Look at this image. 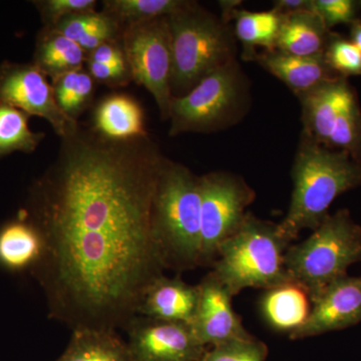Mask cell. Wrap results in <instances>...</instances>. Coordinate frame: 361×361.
Masks as SVG:
<instances>
[{
    "instance_id": "obj_25",
    "label": "cell",
    "mask_w": 361,
    "mask_h": 361,
    "mask_svg": "<svg viewBox=\"0 0 361 361\" xmlns=\"http://www.w3.org/2000/svg\"><path fill=\"white\" fill-rule=\"evenodd\" d=\"M28 115L13 106L0 104V155L13 151L32 152L44 139V134L28 128Z\"/></svg>"
},
{
    "instance_id": "obj_23",
    "label": "cell",
    "mask_w": 361,
    "mask_h": 361,
    "mask_svg": "<svg viewBox=\"0 0 361 361\" xmlns=\"http://www.w3.org/2000/svg\"><path fill=\"white\" fill-rule=\"evenodd\" d=\"M85 59V52L77 42L47 28L37 45L35 65L52 80L71 71L82 70Z\"/></svg>"
},
{
    "instance_id": "obj_18",
    "label": "cell",
    "mask_w": 361,
    "mask_h": 361,
    "mask_svg": "<svg viewBox=\"0 0 361 361\" xmlns=\"http://www.w3.org/2000/svg\"><path fill=\"white\" fill-rule=\"evenodd\" d=\"M94 132L113 141L147 137L145 116L137 101L125 94L103 99L94 111Z\"/></svg>"
},
{
    "instance_id": "obj_9",
    "label": "cell",
    "mask_w": 361,
    "mask_h": 361,
    "mask_svg": "<svg viewBox=\"0 0 361 361\" xmlns=\"http://www.w3.org/2000/svg\"><path fill=\"white\" fill-rule=\"evenodd\" d=\"M200 265L213 263L221 244L238 229L255 192L243 178L230 172L201 176Z\"/></svg>"
},
{
    "instance_id": "obj_27",
    "label": "cell",
    "mask_w": 361,
    "mask_h": 361,
    "mask_svg": "<svg viewBox=\"0 0 361 361\" xmlns=\"http://www.w3.org/2000/svg\"><path fill=\"white\" fill-rule=\"evenodd\" d=\"M324 58L329 68L339 77H361V51L343 35L332 32Z\"/></svg>"
},
{
    "instance_id": "obj_17",
    "label": "cell",
    "mask_w": 361,
    "mask_h": 361,
    "mask_svg": "<svg viewBox=\"0 0 361 361\" xmlns=\"http://www.w3.org/2000/svg\"><path fill=\"white\" fill-rule=\"evenodd\" d=\"M331 33L315 11L284 14L275 51L297 56H318L324 54Z\"/></svg>"
},
{
    "instance_id": "obj_16",
    "label": "cell",
    "mask_w": 361,
    "mask_h": 361,
    "mask_svg": "<svg viewBox=\"0 0 361 361\" xmlns=\"http://www.w3.org/2000/svg\"><path fill=\"white\" fill-rule=\"evenodd\" d=\"M253 61L281 80L297 97L339 77L327 65L324 54L297 56L278 51H263L256 54Z\"/></svg>"
},
{
    "instance_id": "obj_34",
    "label": "cell",
    "mask_w": 361,
    "mask_h": 361,
    "mask_svg": "<svg viewBox=\"0 0 361 361\" xmlns=\"http://www.w3.org/2000/svg\"><path fill=\"white\" fill-rule=\"evenodd\" d=\"M89 61L109 66H128L122 42H110L90 52Z\"/></svg>"
},
{
    "instance_id": "obj_12",
    "label": "cell",
    "mask_w": 361,
    "mask_h": 361,
    "mask_svg": "<svg viewBox=\"0 0 361 361\" xmlns=\"http://www.w3.org/2000/svg\"><path fill=\"white\" fill-rule=\"evenodd\" d=\"M199 298L191 329L202 345H220L252 337L232 306V295L212 272L198 284Z\"/></svg>"
},
{
    "instance_id": "obj_1",
    "label": "cell",
    "mask_w": 361,
    "mask_h": 361,
    "mask_svg": "<svg viewBox=\"0 0 361 361\" xmlns=\"http://www.w3.org/2000/svg\"><path fill=\"white\" fill-rule=\"evenodd\" d=\"M61 140L33 204L49 315L71 330L127 329L166 269L153 228L165 157L148 135L113 141L78 128Z\"/></svg>"
},
{
    "instance_id": "obj_28",
    "label": "cell",
    "mask_w": 361,
    "mask_h": 361,
    "mask_svg": "<svg viewBox=\"0 0 361 361\" xmlns=\"http://www.w3.org/2000/svg\"><path fill=\"white\" fill-rule=\"evenodd\" d=\"M267 345L255 337L227 342L207 349L201 361H266Z\"/></svg>"
},
{
    "instance_id": "obj_11",
    "label": "cell",
    "mask_w": 361,
    "mask_h": 361,
    "mask_svg": "<svg viewBox=\"0 0 361 361\" xmlns=\"http://www.w3.org/2000/svg\"><path fill=\"white\" fill-rule=\"evenodd\" d=\"M126 330L135 361H201L207 350L185 323L137 316Z\"/></svg>"
},
{
    "instance_id": "obj_22",
    "label": "cell",
    "mask_w": 361,
    "mask_h": 361,
    "mask_svg": "<svg viewBox=\"0 0 361 361\" xmlns=\"http://www.w3.org/2000/svg\"><path fill=\"white\" fill-rule=\"evenodd\" d=\"M44 253V241L33 224L14 222L0 232V263L21 270L37 265Z\"/></svg>"
},
{
    "instance_id": "obj_32",
    "label": "cell",
    "mask_w": 361,
    "mask_h": 361,
    "mask_svg": "<svg viewBox=\"0 0 361 361\" xmlns=\"http://www.w3.org/2000/svg\"><path fill=\"white\" fill-rule=\"evenodd\" d=\"M92 92H94V78L90 77L89 73L80 71L70 99L63 108V113L77 121L78 116L89 104Z\"/></svg>"
},
{
    "instance_id": "obj_30",
    "label": "cell",
    "mask_w": 361,
    "mask_h": 361,
    "mask_svg": "<svg viewBox=\"0 0 361 361\" xmlns=\"http://www.w3.org/2000/svg\"><path fill=\"white\" fill-rule=\"evenodd\" d=\"M314 9L331 30L338 25H348L360 20L361 1L355 0H314Z\"/></svg>"
},
{
    "instance_id": "obj_7",
    "label": "cell",
    "mask_w": 361,
    "mask_h": 361,
    "mask_svg": "<svg viewBox=\"0 0 361 361\" xmlns=\"http://www.w3.org/2000/svg\"><path fill=\"white\" fill-rule=\"evenodd\" d=\"M250 84L238 61L220 68L182 97H173L169 135L212 133L241 121L250 106Z\"/></svg>"
},
{
    "instance_id": "obj_19",
    "label": "cell",
    "mask_w": 361,
    "mask_h": 361,
    "mask_svg": "<svg viewBox=\"0 0 361 361\" xmlns=\"http://www.w3.org/2000/svg\"><path fill=\"white\" fill-rule=\"evenodd\" d=\"M310 294L293 281L266 290L261 299V311L266 322L277 331L298 329L310 314Z\"/></svg>"
},
{
    "instance_id": "obj_5",
    "label": "cell",
    "mask_w": 361,
    "mask_h": 361,
    "mask_svg": "<svg viewBox=\"0 0 361 361\" xmlns=\"http://www.w3.org/2000/svg\"><path fill=\"white\" fill-rule=\"evenodd\" d=\"M289 246L278 224L247 213L238 229L221 244L211 272L232 297L247 288L268 290L290 281L285 268Z\"/></svg>"
},
{
    "instance_id": "obj_35",
    "label": "cell",
    "mask_w": 361,
    "mask_h": 361,
    "mask_svg": "<svg viewBox=\"0 0 361 361\" xmlns=\"http://www.w3.org/2000/svg\"><path fill=\"white\" fill-rule=\"evenodd\" d=\"M273 9L282 16L299 11H315L314 0H277L274 1Z\"/></svg>"
},
{
    "instance_id": "obj_4",
    "label": "cell",
    "mask_w": 361,
    "mask_h": 361,
    "mask_svg": "<svg viewBox=\"0 0 361 361\" xmlns=\"http://www.w3.org/2000/svg\"><path fill=\"white\" fill-rule=\"evenodd\" d=\"M172 42L173 97H182L201 80L237 61L234 32L197 2L169 16Z\"/></svg>"
},
{
    "instance_id": "obj_6",
    "label": "cell",
    "mask_w": 361,
    "mask_h": 361,
    "mask_svg": "<svg viewBox=\"0 0 361 361\" xmlns=\"http://www.w3.org/2000/svg\"><path fill=\"white\" fill-rule=\"evenodd\" d=\"M361 262V226L348 209L329 214L307 239L289 246L285 268L289 280L301 285L311 302L330 284L348 276L351 265Z\"/></svg>"
},
{
    "instance_id": "obj_26",
    "label": "cell",
    "mask_w": 361,
    "mask_h": 361,
    "mask_svg": "<svg viewBox=\"0 0 361 361\" xmlns=\"http://www.w3.org/2000/svg\"><path fill=\"white\" fill-rule=\"evenodd\" d=\"M325 147L346 152L361 163V109L356 92L341 109Z\"/></svg>"
},
{
    "instance_id": "obj_15",
    "label": "cell",
    "mask_w": 361,
    "mask_h": 361,
    "mask_svg": "<svg viewBox=\"0 0 361 361\" xmlns=\"http://www.w3.org/2000/svg\"><path fill=\"white\" fill-rule=\"evenodd\" d=\"M198 298V285L188 284L179 277L163 275L142 296L137 316L190 325L193 322Z\"/></svg>"
},
{
    "instance_id": "obj_3",
    "label": "cell",
    "mask_w": 361,
    "mask_h": 361,
    "mask_svg": "<svg viewBox=\"0 0 361 361\" xmlns=\"http://www.w3.org/2000/svg\"><path fill=\"white\" fill-rule=\"evenodd\" d=\"M153 228L166 269L200 266V177L167 158L157 183Z\"/></svg>"
},
{
    "instance_id": "obj_24",
    "label": "cell",
    "mask_w": 361,
    "mask_h": 361,
    "mask_svg": "<svg viewBox=\"0 0 361 361\" xmlns=\"http://www.w3.org/2000/svg\"><path fill=\"white\" fill-rule=\"evenodd\" d=\"M187 0H106L103 13L121 26L141 21L169 18L189 4Z\"/></svg>"
},
{
    "instance_id": "obj_14",
    "label": "cell",
    "mask_w": 361,
    "mask_h": 361,
    "mask_svg": "<svg viewBox=\"0 0 361 361\" xmlns=\"http://www.w3.org/2000/svg\"><path fill=\"white\" fill-rule=\"evenodd\" d=\"M355 92L348 78L337 77L298 96L302 108V137L326 146L337 116Z\"/></svg>"
},
{
    "instance_id": "obj_20",
    "label": "cell",
    "mask_w": 361,
    "mask_h": 361,
    "mask_svg": "<svg viewBox=\"0 0 361 361\" xmlns=\"http://www.w3.org/2000/svg\"><path fill=\"white\" fill-rule=\"evenodd\" d=\"M56 361H135L128 342L116 331L73 329L65 353Z\"/></svg>"
},
{
    "instance_id": "obj_21",
    "label": "cell",
    "mask_w": 361,
    "mask_h": 361,
    "mask_svg": "<svg viewBox=\"0 0 361 361\" xmlns=\"http://www.w3.org/2000/svg\"><path fill=\"white\" fill-rule=\"evenodd\" d=\"M234 20L235 37L243 44L242 59L253 61L257 54L256 47L264 51H275L278 35L281 27L282 16L274 9L268 11H248L234 9L230 20Z\"/></svg>"
},
{
    "instance_id": "obj_31",
    "label": "cell",
    "mask_w": 361,
    "mask_h": 361,
    "mask_svg": "<svg viewBox=\"0 0 361 361\" xmlns=\"http://www.w3.org/2000/svg\"><path fill=\"white\" fill-rule=\"evenodd\" d=\"M94 0H45L39 2L40 11L47 28L54 27L68 16L94 13Z\"/></svg>"
},
{
    "instance_id": "obj_2",
    "label": "cell",
    "mask_w": 361,
    "mask_h": 361,
    "mask_svg": "<svg viewBox=\"0 0 361 361\" xmlns=\"http://www.w3.org/2000/svg\"><path fill=\"white\" fill-rule=\"evenodd\" d=\"M293 191L280 232L289 242L304 229L314 231L336 198L361 186V163L346 152L301 137L292 167Z\"/></svg>"
},
{
    "instance_id": "obj_8",
    "label": "cell",
    "mask_w": 361,
    "mask_h": 361,
    "mask_svg": "<svg viewBox=\"0 0 361 361\" xmlns=\"http://www.w3.org/2000/svg\"><path fill=\"white\" fill-rule=\"evenodd\" d=\"M123 52L132 80L148 90L161 118H170L173 94L172 42L169 18H155L123 26Z\"/></svg>"
},
{
    "instance_id": "obj_13",
    "label": "cell",
    "mask_w": 361,
    "mask_h": 361,
    "mask_svg": "<svg viewBox=\"0 0 361 361\" xmlns=\"http://www.w3.org/2000/svg\"><path fill=\"white\" fill-rule=\"evenodd\" d=\"M307 320L289 334L292 341L322 336L361 322V276L342 277L311 302Z\"/></svg>"
},
{
    "instance_id": "obj_33",
    "label": "cell",
    "mask_w": 361,
    "mask_h": 361,
    "mask_svg": "<svg viewBox=\"0 0 361 361\" xmlns=\"http://www.w3.org/2000/svg\"><path fill=\"white\" fill-rule=\"evenodd\" d=\"M87 63L90 77L104 84L122 85L132 78L128 66L102 65L89 61Z\"/></svg>"
},
{
    "instance_id": "obj_10",
    "label": "cell",
    "mask_w": 361,
    "mask_h": 361,
    "mask_svg": "<svg viewBox=\"0 0 361 361\" xmlns=\"http://www.w3.org/2000/svg\"><path fill=\"white\" fill-rule=\"evenodd\" d=\"M0 104L44 118L61 139L77 132L78 121L59 108L54 87L35 65L9 66L0 73Z\"/></svg>"
},
{
    "instance_id": "obj_36",
    "label": "cell",
    "mask_w": 361,
    "mask_h": 361,
    "mask_svg": "<svg viewBox=\"0 0 361 361\" xmlns=\"http://www.w3.org/2000/svg\"><path fill=\"white\" fill-rule=\"evenodd\" d=\"M349 26H350V37H349V39L361 51V20H355Z\"/></svg>"
},
{
    "instance_id": "obj_29",
    "label": "cell",
    "mask_w": 361,
    "mask_h": 361,
    "mask_svg": "<svg viewBox=\"0 0 361 361\" xmlns=\"http://www.w3.org/2000/svg\"><path fill=\"white\" fill-rule=\"evenodd\" d=\"M121 25L118 21L104 13H87L68 16L51 27L66 37L78 42L90 33L99 32L104 28Z\"/></svg>"
}]
</instances>
